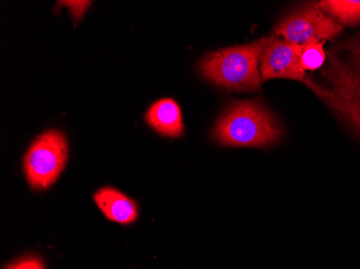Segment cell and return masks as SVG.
I'll return each mask as SVG.
<instances>
[{
    "label": "cell",
    "instance_id": "10",
    "mask_svg": "<svg viewBox=\"0 0 360 269\" xmlns=\"http://www.w3.org/2000/svg\"><path fill=\"white\" fill-rule=\"evenodd\" d=\"M300 46V63L304 72L319 70L325 64L326 52L323 50V42H314Z\"/></svg>",
    "mask_w": 360,
    "mask_h": 269
},
{
    "label": "cell",
    "instance_id": "3",
    "mask_svg": "<svg viewBox=\"0 0 360 269\" xmlns=\"http://www.w3.org/2000/svg\"><path fill=\"white\" fill-rule=\"evenodd\" d=\"M270 38L207 54L199 63L202 76L229 92H258L262 82L258 66Z\"/></svg>",
    "mask_w": 360,
    "mask_h": 269
},
{
    "label": "cell",
    "instance_id": "7",
    "mask_svg": "<svg viewBox=\"0 0 360 269\" xmlns=\"http://www.w3.org/2000/svg\"><path fill=\"white\" fill-rule=\"evenodd\" d=\"M95 204L109 221L131 224L139 218V209L134 200L127 197L119 190L110 187L102 188L95 192Z\"/></svg>",
    "mask_w": 360,
    "mask_h": 269
},
{
    "label": "cell",
    "instance_id": "11",
    "mask_svg": "<svg viewBox=\"0 0 360 269\" xmlns=\"http://www.w3.org/2000/svg\"><path fill=\"white\" fill-rule=\"evenodd\" d=\"M7 269H44L41 258L36 256H27L16 260L10 264Z\"/></svg>",
    "mask_w": 360,
    "mask_h": 269
},
{
    "label": "cell",
    "instance_id": "8",
    "mask_svg": "<svg viewBox=\"0 0 360 269\" xmlns=\"http://www.w3.org/2000/svg\"><path fill=\"white\" fill-rule=\"evenodd\" d=\"M145 120L161 136L178 138L185 131L179 105L172 98L160 99L151 105Z\"/></svg>",
    "mask_w": 360,
    "mask_h": 269
},
{
    "label": "cell",
    "instance_id": "6",
    "mask_svg": "<svg viewBox=\"0 0 360 269\" xmlns=\"http://www.w3.org/2000/svg\"><path fill=\"white\" fill-rule=\"evenodd\" d=\"M300 52L298 44L271 37L260 58L262 81L285 78L303 82L305 72L301 66Z\"/></svg>",
    "mask_w": 360,
    "mask_h": 269
},
{
    "label": "cell",
    "instance_id": "2",
    "mask_svg": "<svg viewBox=\"0 0 360 269\" xmlns=\"http://www.w3.org/2000/svg\"><path fill=\"white\" fill-rule=\"evenodd\" d=\"M280 137V125L257 99L230 103L212 131V138L226 147H266Z\"/></svg>",
    "mask_w": 360,
    "mask_h": 269
},
{
    "label": "cell",
    "instance_id": "9",
    "mask_svg": "<svg viewBox=\"0 0 360 269\" xmlns=\"http://www.w3.org/2000/svg\"><path fill=\"white\" fill-rule=\"evenodd\" d=\"M317 7L325 13L330 14L341 23L347 25L360 23V1L327 0L319 3Z\"/></svg>",
    "mask_w": 360,
    "mask_h": 269
},
{
    "label": "cell",
    "instance_id": "4",
    "mask_svg": "<svg viewBox=\"0 0 360 269\" xmlns=\"http://www.w3.org/2000/svg\"><path fill=\"white\" fill-rule=\"evenodd\" d=\"M68 159V143L62 131H44L24 157L23 169L32 190L44 191L56 183Z\"/></svg>",
    "mask_w": 360,
    "mask_h": 269
},
{
    "label": "cell",
    "instance_id": "1",
    "mask_svg": "<svg viewBox=\"0 0 360 269\" xmlns=\"http://www.w3.org/2000/svg\"><path fill=\"white\" fill-rule=\"evenodd\" d=\"M326 60L321 78L303 82L360 136V35L331 48Z\"/></svg>",
    "mask_w": 360,
    "mask_h": 269
},
{
    "label": "cell",
    "instance_id": "12",
    "mask_svg": "<svg viewBox=\"0 0 360 269\" xmlns=\"http://www.w3.org/2000/svg\"><path fill=\"white\" fill-rule=\"evenodd\" d=\"M68 4L72 7H74L72 9V18H74V20L79 21L84 16V14L86 13V9L90 6L91 3L90 1H76V3L68 1Z\"/></svg>",
    "mask_w": 360,
    "mask_h": 269
},
{
    "label": "cell",
    "instance_id": "5",
    "mask_svg": "<svg viewBox=\"0 0 360 269\" xmlns=\"http://www.w3.org/2000/svg\"><path fill=\"white\" fill-rule=\"evenodd\" d=\"M342 26L319 7H305L293 12L275 27V37H283L291 44L323 42L337 37Z\"/></svg>",
    "mask_w": 360,
    "mask_h": 269
}]
</instances>
